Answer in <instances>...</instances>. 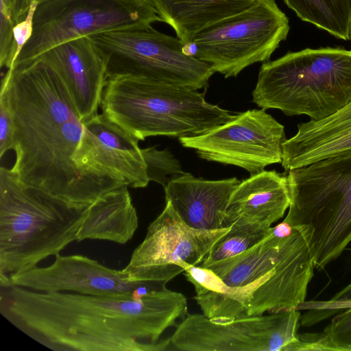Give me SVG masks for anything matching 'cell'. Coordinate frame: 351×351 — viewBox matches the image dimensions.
Segmentation results:
<instances>
[{"instance_id":"obj_1","label":"cell","mask_w":351,"mask_h":351,"mask_svg":"<svg viewBox=\"0 0 351 351\" xmlns=\"http://www.w3.org/2000/svg\"><path fill=\"white\" fill-rule=\"evenodd\" d=\"M6 288L3 316L56 351L167 350L171 339L160 336L188 315L185 295L160 283L121 295Z\"/></svg>"},{"instance_id":"obj_2","label":"cell","mask_w":351,"mask_h":351,"mask_svg":"<svg viewBox=\"0 0 351 351\" xmlns=\"http://www.w3.org/2000/svg\"><path fill=\"white\" fill-rule=\"evenodd\" d=\"M6 73L14 125L11 170L22 185L77 206H88L125 186L76 164L83 122L51 67L36 58Z\"/></svg>"},{"instance_id":"obj_3","label":"cell","mask_w":351,"mask_h":351,"mask_svg":"<svg viewBox=\"0 0 351 351\" xmlns=\"http://www.w3.org/2000/svg\"><path fill=\"white\" fill-rule=\"evenodd\" d=\"M88 206H77L27 188L0 168V284L56 256L77 234Z\"/></svg>"},{"instance_id":"obj_4","label":"cell","mask_w":351,"mask_h":351,"mask_svg":"<svg viewBox=\"0 0 351 351\" xmlns=\"http://www.w3.org/2000/svg\"><path fill=\"white\" fill-rule=\"evenodd\" d=\"M100 106L109 120L138 141L202 135L237 114L206 101L198 90L132 76L108 79Z\"/></svg>"},{"instance_id":"obj_5","label":"cell","mask_w":351,"mask_h":351,"mask_svg":"<svg viewBox=\"0 0 351 351\" xmlns=\"http://www.w3.org/2000/svg\"><path fill=\"white\" fill-rule=\"evenodd\" d=\"M351 101V49L306 48L265 62L252 92L263 109L325 119Z\"/></svg>"},{"instance_id":"obj_6","label":"cell","mask_w":351,"mask_h":351,"mask_svg":"<svg viewBox=\"0 0 351 351\" xmlns=\"http://www.w3.org/2000/svg\"><path fill=\"white\" fill-rule=\"evenodd\" d=\"M287 180L282 221L304 230L315 269L323 271L351 242V149L291 169Z\"/></svg>"},{"instance_id":"obj_7","label":"cell","mask_w":351,"mask_h":351,"mask_svg":"<svg viewBox=\"0 0 351 351\" xmlns=\"http://www.w3.org/2000/svg\"><path fill=\"white\" fill-rule=\"evenodd\" d=\"M106 63L108 80L132 76L170 86L199 90L214 73L210 66L186 53L178 37L152 25L89 36Z\"/></svg>"},{"instance_id":"obj_8","label":"cell","mask_w":351,"mask_h":351,"mask_svg":"<svg viewBox=\"0 0 351 351\" xmlns=\"http://www.w3.org/2000/svg\"><path fill=\"white\" fill-rule=\"evenodd\" d=\"M289 29V19L275 0H255L246 10L197 34L184 44V51L214 73L236 77L254 63L268 61Z\"/></svg>"},{"instance_id":"obj_9","label":"cell","mask_w":351,"mask_h":351,"mask_svg":"<svg viewBox=\"0 0 351 351\" xmlns=\"http://www.w3.org/2000/svg\"><path fill=\"white\" fill-rule=\"evenodd\" d=\"M156 21L162 22L152 0H46L37 5L32 35L14 64L73 39Z\"/></svg>"},{"instance_id":"obj_10","label":"cell","mask_w":351,"mask_h":351,"mask_svg":"<svg viewBox=\"0 0 351 351\" xmlns=\"http://www.w3.org/2000/svg\"><path fill=\"white\" fill-rule=\"evenodd\" d=\"M301 313L292 310L214 322L202 314H188L170 337L183 351H282L298 339Z\"/></svg>"},{"instance_id":"obj_11","label":"cell","mask_w":351,"mask_h":351,"mask_svg":"<svg viewBox=\"0 0 351 351\" xmlns=\"http://www.w3.org/2000/svg\"><path fill=\"white\" fill-rule=\"evenodd\" d=\"M228 230L193 228L165 202V208L149 225L144 240L123 271L132 281L166 285L188 268L200 265Z\"/></svg>"},{"instance_id":"obj_12","label":"cell","mask_w":351,"mask_h":351,"mask_svg":"<svg viewBox=\"0 0 351 351\" xmlns=\"http://www.w3.org/2000/svg\"><path fill=\"white\" fill-rule=\"evenodd\" d=\"M178 139L202 159L234 165L254 175L282 162L286 138L284 126L261 108L237 113L202 135Z\"/></svg>"},{"instance_id":"obj_13","label":"cell","mask_w":351,"mask_h":351,"mask_svg":"<svg viewBox=\"0 0 351 351\" xmlns=\"http://www.w3.org/2000/svg\"><path fill=\"white\" fill-rule=\"evenodd\" d=\"M75 161L86 172L128 187L145 188L149 182L138 140L103 113L83 123Z\"/></svg>"},{"instance_id":"obj_14","label":"cell","mask_w":351,"mask_h":351,"mask_svg":"<svg viewBox=\"0 0 351 351\" xmlns=\"http://www.w3.org/2000/svg\"><path fill=\"white\" fill-rule=\"evenodd\" d=\"M55 257L49 266H37L14 276L8 287L18 286L40 292L121 295L136 293L152 283L132 281L123 269H110L83 255L59 254Z\"/></svg>"},{"instance_id":"obj_15","label":"cell","mask_w":351,"mask_h":351,"mask_svg":"<svg viewBox=\"0 0 351 351\" xmlns=\"http://www.w3.org/2000/svg\"><path fill=\"white\" fill-rule=\"evenodd\" d=\"M36 58L60 78L83 123L98 114L108 77L105 61L89 36L63 43Z\"/></svg>"},{"instance_id":"obj_16","label":"cell","mask_w":351,"mask_h":351,"mask_svg":"<svg viewBox=\"0 0 351 351\" xmlns=\"http://www.w3.org/2000/svg\"><path fill=\"white\" fill-rule=\"evenodd\" d=\"M240 182L237 178L206 180L184 172L164 187L165 202L193 228L222 229L230 195Z\"/></svg>"},{"instance_id":"obj_17","label":"cell","mask_w":351,"mask_h":351,"mask_svg":"<svg viewBox=\"0 0 351 351\" xmlns=\"http://www.w3.org/2000/svg\"><path fill=\"white\" fill-rule=\"evenodd\" d=\"M290 205L287 176L263 170L240 182L232 191L223 228L254 224L265 228L281 219Z\"/></svg>"},{"instance_id":"obj_18","label":"cell","mask_w":351,"mask_h":351,"mask_svg":"<svg viewBox=\"0 0 351 351\" xmlns=\"http://www.w3.org/2000/svg\"><path fill=\"white\" fill-rule=\"evenodd\" d=\"M351 149V101L329 117L298 125L282 143L285 171L303 167Z\"/></svg>"},{"instance_id":"obj_19","label":"cell","mask_w":351,"mask_h":351,"mask_svg":"<svg viewBox=\"0 0 351 351\" xmlns=\"http://www.w3.org/2000/svg\"><path fill=\"white\" fill-rule=\"evenodd\" d=\"M128 186L111 191L95 201L77 234V241L106 240L125 244L138 226V217Z\"/></svg>"},{"instance_id":"obj_20","label":"cell","mask_w":351,"mask_h":351,"mask_svg":"<svg viewBox=\"0 0 351 351\" xmlns=\"http://www.w3.org/2000/svg\"><path fill=\"white\" fill-rule=\"evenodd\" d=\"M162 22L184 44L213 24L250 8L255 0H152Z\"/></svg>"},{"instance_id":"obj_21","label":"cell","mask_w":351,"mask_h":351,"mask_svg":"<svg viewBox=\"0 0 351 351\" xmlns=\"http://www.w3.org/2000/svg\"><path fill=\"white\" fill-rule=\"evenodd\" d=\"M287 235L276 233L271 227L268 235L256 245L205 268L211 270L228 287L246 286L271 271Z\"/></svg>"},{"instance_id":"obj_22","label":"cell","mask_w":351,"mask_h":351,"mask_svg":"<svg viewBox=\"0 0 351 351\" xmlns=\"http://www.w3.org/2000/svg\"><path fill=\"white\" fill-rule=\"evenodd\" d=\"M302 21L338 39H350L351 0H283Z\"/></svg>"},{"instance_id":"obj_23","label":"cell","mask_w":351,"mask_h":351,"mask_svg":"<svg viewBox=\"0 0 351 351\" xmlns=\"http://www.w3.org/2000/svg\"><path fill=\"white\" fill-rule=\"evenodd\" d=\"M270 228L254 224H234L211 247L199 265L206 267L213 263L231 258L256 245L269 233Z\"/></svg>"},{"instance_id":"obj_24","label":"cell","mask_w":351,"mask_h":351,"mask_svg":"<svg viewBox=\"0 0 351 351\" xmlns=\"http://www.w3.org/2000/svg\"><path fill=\"white\" fill-rule=\"evenodd\" d=\"M141 151L149 182H156L165 187L171 180L184 173L179 160L171 152L158 149L156 146Z\"/></svg>"},{"instance_id":"obj_25","label":"cell","mask_w":351,"mask_h":351,"mask_svg":"<svg viewBox=\"0 0 351 351\" xmlns=\"http://www.w3.org/2000/svg\"><path fill=\"white\" fill-rule=\"evenodd\" d=\"M14 114L8 89L6 73L1 84L0 91V158L14 147Z\"/></svg>"},{"instance_id":"obj_26","label":"cell","mask_w":351,"mask_h":351,"mask_svg":"<svg viewBox=\"0 0 351 351\" xmlns=\"http://www.w3.org/2000/svg\"><path fill=\"white\" fill-rule=\"evenodd\" d=\"M38 4L36 1L32 2L25 18L16 23L13 29V36L17 57L32 35L34 16Z\"/></svg>"},{"instance_id":"obj_27","label":"cell","mask_w":351,"mask_h":351,"mask_svg":"<svg viewBox=\"0 0 351 351\" xmlns=\"http://www.w3.org/2000/svg\"><path fill=\"white\" fill-rule=\"evenodd\" d=\"M46 0H21L19 10L18 12V23L23 21L28 11L29 5L33 1H36L38 3L45 1Z\"/></svg>"},{"instance_id":"obj_28","label":"cell","mask_w":351,"mask_h":351,"mask_svg":"<svg viewBox=\"0 0 351 351\" xmlns=\"http://www.w3.org/2000/svg\"><path fill=\"white\" fill-rule=\"evenodd\" d=\"M350 40H351V29H350Z\"/></svg>"}]
</instances>
